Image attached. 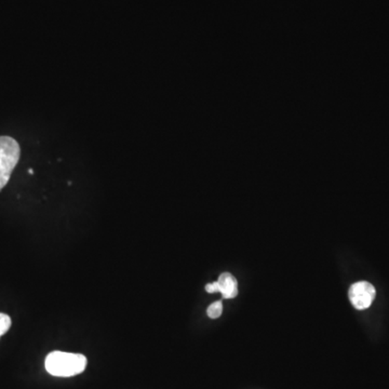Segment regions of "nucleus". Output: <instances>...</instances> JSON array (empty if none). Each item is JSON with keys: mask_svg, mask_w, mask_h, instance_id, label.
Returning <instances> with one entry per match:
<instances>
[{"mask_svg": "<svg viewBox=\"0 0 389 389\" xmlns=\"http://www.w3.org/2000/svg\"><path fill=\"white\" fill-rule=\"evenodd\" d=\"M45 367L53 376H75L86 370V358L82 353L52 351L47 356Z\"/></svg>", "mask_w": 389, "mask_h": 389, "instance_id": "obj_1", "label": "nucleus"}, {"mask_svg": "<svg viewBox=\"0 0 389 389\" xmlns=\"http://www.w3.org/2000/svg\"><path fill=\"white\" fill-rule=\"evenodd\" d=\"M21 156L19 143L11 137H0V190L9 182Z\"/></svg>", "mask_w": 389, "mask_h": 389, "instance_id": "obj_2", "label": "nucleus"}, {"mask_svg": "<svg viewBox=\"0 0 389 389\" xmlns=\"http://www.w3.org/2000/svg\"><path fill=\"white\" fill-rule=\"evenodd\" d=\"M375 294H376V291H375L374 287L367 281H360V282L353 284L349 289V300L353 307L359 310L370 307L374 300Z\"/></svg>", "mask_w": 389, "mask_h": 389, "instance_id": "obj_3", "label": "nucleus"}, {"mask_svg": "<svg viewBox=\"0 0 389 389\" xmlns=\"http://www.w3.org/2000/svg\"><path fill=\"white\" fill-rule=\"evenodd\" d=\"M218 284H219V292L222 294L223 298L229 300V298H234L237 296L238 282L237 279L233 275L229 274V273H223L219 277Z\"/></svg>", "mask_w": 389, "mask_h": 389, "instance_id": "obj_4", "label": "nucleus"}, {"mask_svg": "<svg viewBox=\"0 0 389 389\" xmlns=\"http://www.w3.org/2000/svg\"><path fill=\"white\" fill-rule=\"evenodd\" d=\"M223 312V304H222L221 300H218V302H214L213 304L209 306L208 308L207 314L211 319H216L222 315Z\"/></svg>", "mask_w": 389, "mask_h": 389, "instance_id": "obj_5", "label": "nucleus"}, {"mask_svg": "<svg viewBox=\"0 0 389 389\" xmlns=\"http://www.w3.org/2000/svg\"><path fill=\"white\" fill-rule=\"evenodd\" d=\"M11 323H13L11 318L3 312H0V337L9 331Z\"/></svg>", "mask_w": 389, "mask_h": 389, "instance_id": "obj_6", "label": "nucleus"}, {"mask_svg": "<svg viewBox=\"0 0 389 389\" xmlns=\"http://www.w3.org/2000/svg\"><path fill=\"white\" fill-rule=\"evenodd\" d=\"M206 291H207L208 293H216V292H219V284H218V281H214L212 284H208L206 286Z\"/></svg>", "mask_w": 389, "mask_h": 389, "instance_id": "obj_7", "label": "nucleus"}]
</instances>
